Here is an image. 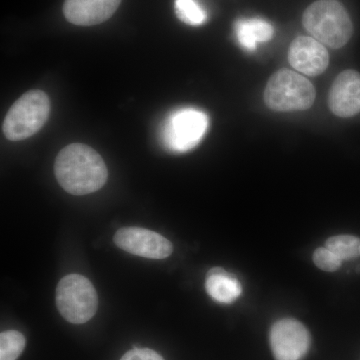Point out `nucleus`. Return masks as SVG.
I'll return each instance as SVG.
<instances>
[{"mask_svg": "<svg viewBox=\"0 0 360 360\" xmlns=\"http://www.w3.org/2000/svg\"><path fill=\"white\" fill-rule=\"evenodd\" d=\"M54 174L60 186L72 195L96 193L106 184L108 176L103 158L82 143L61 149L54 163Z\"/></svg>", "mask_w": 360, "mask_h": 360, "instance_id": "obj_1", "label": "nucleus"}, {"mask_svg": "<svg viewBox=\"0 0 360 360\" xmlns=\"http://www.w3.org/2000/svg\"><path fill=\"white\" fill-rule=\"evenodd\" d=\"M303 26L321 44L340 49L352 39V20L338 0H317L307 7L302 16Z\"/></svg>", "mask_w": 360, "mask_h": 360, "instance_id": "obj_2", "label": "nucleus"}, {"mask_svg": "<svg viewBox=\"0 0 360 360\" xmlns=\"http://www.w3.org/2000/svg\"><path fill=\"white\" fill-rule=\"evenodd\" d=\"M315 96L316 92L311 82L290 70L276 71L269 78L264 90L266 105L270 110L281 112L309 110Z\"/></svg>", "mask_w": 360, "mask_h": 360, "instance_id": "obj_3", "label": "nucleus"}, {"mask_svg": "<svg viewBox=\"0 0 360 360\" xmlns=\"http://www.w3.org/2000/svg\"><path fill=\"white\" fill-rule=\"evenodd\" d=\"M51 113V101L41 90H30L18 98L4 118L2 131L7 139L20 141L39 132Z\"/></svg>", "mask_w": 360, "mask_h": 360, "instance_id": "obj_4", "label": "nucleus"}, {"mask_svg": "<svg viewBox=\"0 0 360 360\" xmlns=\"http://www.w3.org/2000/svg\"><path fill=\"white\" fill-rule=\"evenodd\" d=\"M56 302L63 319L73 324L90 321L98 307L96 288L86 277L80 274H70L59 281Z\"/></svg>", "mask_w": 360, "mask_h": 360, "instance_id": "obj_5", "label": "nucleus"}, {"mask_svg": "<svg viewBox=\"0 0 360 360\" xmlns=\"http://www.w3.org/2000/svg\"><path fill=\"white\" fill-rule=\"evenodd\" d=\"M210 120L196 108H181L172 112L162 127L161 139L168 150L182 153L198 146L206 134Z\"/></svg>", "mask_w": 360, "mask_h": 360, "instance_id": "obj_6", "label": "nucleus"}, {"mask_svg": "<svg viewBox=\"0 0 360 360\" xmlns=\"http://www.w3.org/2000/svg\"><path fill=\"white\" fill-rule=\"evenodd\" d=\"M270 347L276 360H302L309 352L310 335L296 319L276 321L270 330Z\"/></svg>", "mask_w": 360, "mask_h": 360, "instance_id": "obj_7", "label": "nucleus"}, {"mask_svg": "<svg viewBox=\"0 0 360 360\" xmlns=\"http://www.w3.org/2000/svg\"><path fill=\"white\" fill-rule=\"evenodd\" d=\"M113 240L122 250L150 259H163L174 251L172 243L165 236L141 227H123L116 231Z\"/></svg>", "mask_w": 360, "mask_h": 360, "instance_id": "obj_8", "label": "nucleus"}, {"mask_svg": "<svg viewBox=\"0 0 360 360\" xmlns=\"http://www.w3.org/2000/svg\"><path fill=\"white\" fill-rule=\"evenodd\" d=\"M288 60L295 70L303 75L316 77L328 68V51L314 37H298L290 44Z\"/></svg>", "mask_w": 360, "mask_h": 360, "instance_id": "obj_9", "label": "nucleus"}, {"mask_svg": "<svg viewBox=\"0 0 360 360\" xmlns=\"http://www.w3.org/2000/svg\"><path fill=\"white\" fill-rule=\"evenodd\" d=\"M328 105L340 117H350L360 112L359 72L345 70L335 78L329 91Z\"/></svg>", "mask_w": 360, "mask_h": 360, "instance_id": "obj_10", "label": "nucleus"}, {"mask_svg": "<svg viewBox=\"0 0 360 360\" xmlns=\"http://www.w3.org/2000/svg\"><path fill=\"white\" fill-rule=\"evenodd\" d=\"M122 0H65L63 13L70 23L92 26L110 20Z\"/></svg>", "mask_w": 360, "mask_h": 360, "instance_id": "obj_11", "label": "nucleus"}, {"mask_svg": "<svg viewBox=\"0 0 360 360\" xmlns=\"http://www.w3.org/2000/svg\"><path fill=\"white\" fill-rule=\"evenodd\" d=\"M205 290L215 302L229 304L240 296L243 286L226 270L221 267H213L206 276Z\"/></svg>", "mask_w": 360, "mask_h": 360, "instance_id": "obj_12", "label": "nucleus"}, {"mask_svg": "<svg viewBox=\"0 0 360 360\" xmlns=\"http://www.w3.org/2000/svg\"><path fill=\"white\" fill-rule=\"evenodd\" d=\"M236 39L243 49L253 51L259 42L269 41L274 37V27L262 18H243L234 26Z\"/></svg>", "mask_w": 360, "mask_h": 360, "instance_id": "obj_13", "label": "nucleus"}, {"mask_svg": "<svg viewBox=\"0 0 360 360\" xmlns=\"http://www.w3.org/2000/svg\"><path fill=\"white\" fill-rule=\"evenodd\" d=\"M326 248L340 258L350 260L360 257V239L354 236H336L328 238Z\"/></svg>", "mask_w": 360, "mask_h": 360, "instance_id": "obj_14", "label": "nucleus"}, {"mask_svg": "<svg viewBox=\"0 0 360 360\" xmlns=\"http://www.w3.org/2000/svg\"><path fill=\"white\" fill-rule=\"evenodd\" d=\"M26 340L16 330L4 331L0 335V360H16L25 350Z\"/></svg>", "mask_w": 360, "mask_h": 360, "instance_id": "obj_15", "label": "nucleus"}, {"mask_svg": "<svg viewBox=\"0 0 360 360\" xmlns=\"http://www.w3.org/2000/svg\"><path fill=\"white\" fill-rule=\"evenodd\" d=\"M175 13L182 22L193 26L202 25L207 18L196 0H175Z\"/></svg>", "mask_w": 360, "mask_h": 360, "instance_id": "obj_16", "label": "nucleus"}, {"mask_svg": "<svg viewBox=\"0 0 360 360\" xmlns=\"http://www.w3.org/2000/svg\"><path fill=\"white\" fill-rule=\"evenodd\" d=\"M314 262L323 271L333 272L340 269L342 260L328 248H319L314 251Z\"/></svg>", "mask_w": 360, "mask_h": 360, "instance_id": "obj_17", "label": "nucleus"}, {"mask_svg": "<svg viewBox=\"0 0 360 360\" xmlns=\"http://www.w3.org/2000/svg\"><path fill=\"white\" fill-rule=\"evenodd\" d=\"M120 360H165L155 350L149 348H137L129 350L123 355Z\"/></svg>", "mask_w": 360, "mask_h": 360, "instance_id": "obj_18", "label": "nucleus"}]
</instances>
